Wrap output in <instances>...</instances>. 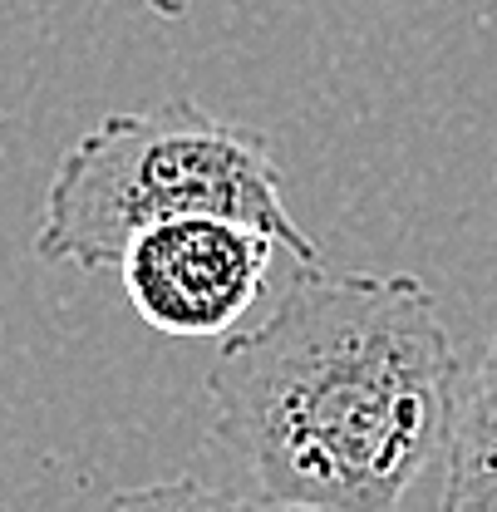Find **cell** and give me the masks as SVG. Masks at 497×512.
<instances>
[{"mask_svg": "<svg viewBox=\"0 0 497 512\" xmlns=\"http://www.w3.org/2000/svg\"><path fill=\"white\" fill-rule=\"evenodd\" d=\"M94 512H306V508H286V503H271L261 493L242 498V493L202 483L192 473H178V478H158V483H143V488H124V493L104 498Z\"/></svg>", "mask_w": 497, "mask_h": 512, "instance_id": "cell-5", "label": "cell"}, {"mask_svg": "<svg viewBox=\"0 0 497 512\" xmlns=\"http://www.w3.org/2000/svg\"><path fill=\"white\" fill-rule=\"evenodd\" d=\"M197 212L261 227L301 266L320 261L315 242L286 212L271 143L192 99L109 114L79 133L45 188L35 256L69 261L79 271H109L138 232Z\"/></svg>", "mask_w": 497, "mask_h": 512, "instance_id": "cell-2", "label": "cell"}, {"mask_svg": "<svg viewBox=\"0 0 497 512\" xmlns=\"http://www.w3.org/2000/svg\"><path fill=\"white\" fill-rule=\"evenodd\" d=\"M133 5H143V10H153L163 20H183L187 10H192V0H133Z\"/></svg>", "mask_w": 497, "mask_h": 512, "instance_id": "cell-6", "label": "cell"}, {"mask_svg": "<svg viewBox=\"0 0 497 512\" xmlns=\"http://www.w3.org/2000/svg\"><path fill=\"white\" fill-rule=\"evenodd\" d=\"M276 242L237 217H168L119 256L124 296L138 320L173 340L227 335L261 296Z\"/></svg>", "mask_w": 497, "mask_h": 512, "instance_id": "cell-3", "label": "cell"}, {"mask_svg": "<svg viewBox=\"0 0 497 512\" xmlns=\"http://www.w3.org/2000/svg\"><path fill=\"white\" fill-rule=\"evenodd\" d=\"M438 512H497V320L468 384L453 394Z\"/></svg>", "mask_w": 497, "mask_h": 512, "instance_id": "cell-4", "label": "cell"}, {"mask_svg": "<svg viewBox=\"0 0 497 512\" xmlns=\"http://www.w3.org/2000/svg\"><path fill=\"white\" fill-rule=\"evenodd\" d=\"M458 350L409 271L301 266L271 316L207 370L212 434L261 498L306 512H399L453 419Z\"/></svg>", "mask_w": 497, "mask_h": 512, "instance_id": "cell-1", "label": "cell"}]
</instances>
